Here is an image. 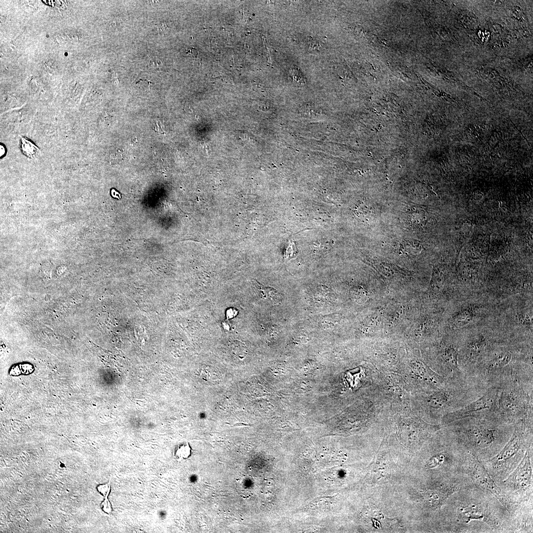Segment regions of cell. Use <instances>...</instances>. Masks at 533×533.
I'll return each instance as SVG.
<instances>
[{
  "label": "cell",
  "instance_id": "6da1fadb",
  "mask_svg": "<svg viewBox=\"0 0 533 533\" xmlns=\"http://www.w3.org/2000/svg\"><path fill=\"white\" fill-rule=\"evenodd\" d=\"M466 377L487 388L512 380L533 382L532 349L499 343L483 355Z\"/></svg>",
  "mask_w": 533,
  "mask_h": 533
},
{
  "label": "cell",
  "instance_id": "7a4b0ae2",
  "mask_svg": "<svg viewBox=\"0 0 533 533\" xmlns=\"http://www.w3.org/2000/svg\"><path fill=\"white\" fill-rule=\"evenodd\" d=\"M455 440L467 448L487 449L505 442L514 425L501 420L495 413L471 417L449 423Z\"/></svg>",
  "mask_w": 533,
  "mask_h": 533
},
{
  "label": "cell",
  "instance_id": "3957f363",
  "mask_svg": "<svg viewBox=\"0 0 533 533\" xmlns=\"http://www.w3.org/2000/svg\"><path fill=\"white\" fill-rule=\"evenodd\" d=\"M487 389L468 378L461 381H445L441 386L422 392L420 409L428 418H443L478 399Z\"/></svg>",
  "mask_w": 533,
  "mask_h": 533
},
{
  "label": "cell",
  "instance_id": "277c9868",
  "mask_svg": "<svg viewBox=\"0 0 533 533\" xmlns=\"http://www.w3.org/2000/svg\"><path fill=\"white\" fill-rule=\"evenodd\" d=\"M499 388L495 413L501 420L514 425L533 414V382L512 380Z\"/></svg>",
  "mask_w": 533,
  "mask_h": 533
},
{
  "label": "cell",
  "instance_id": "5b68a950",
  "mask_svg": "<svg viewBox=\"0 0 533 533\" xmlns=\"http://www.w3.org/2000/svg\"><path fill=\"white\" fill-rule=\"evenodd\" d=\"M533 414L514 424L513 432L503 449L490 461L495 466L507 462L523 449L530 446L532 439Z\"/></svg>",
  "mask_w": 533,
  "mask_h": 533
},
{
  "label": "cell",
  "instance_id": "8992f818",
  "mask_svg": "<svg viewBox=\"0 0 533 533\" xmlns=\"http://www.w3.org/2000/svg\"><path fill=\"white\" fill-rule=\"evenodd\" d=\"M499 389V386H497L489 387L478 399L443 417V422L445 424H449L468 417H476L492 413H495Z\"/></svg>",
  "mask_w": 533,
  "mask_h": 533
},
{
  "label": "cell",
  "instance_id": "52a82bcc",
  "mask_svg": "<svg viewBox=\"0 0 533 533\" xmlns=\"http://www.w3.org/2000/svg\"><path fill=\"white\" fill-rule=\"evenodd\" d=\"M470 456L469 470L473 481L481 488L492 494L503 506L508 509L505 497L497 486L490 475L473 453L468 451Z\"/></svg>",
  "mask_w": 533,
  "mask_h": 533
},
{
  "label": "cell",
  "instance_id": "ba28073f",
  "mask_svg": "<svg viewBox=\"0 0 533 533\" xmlns=\"http://www.w3.org/2000/svg\"><path fill=\"white\" fill-rule=\"evenodd\" d=\"M504 483L514 490H524L533 484L531 446L525 451L522 460Z\"/></svg>",
  "mask_w": 533,
  "mask_h": 533
},
{
  "label": "cell",
  "instance_id": "9c48e42d",
  "mask_svg": "<svg viewBox=\"0 0 533 533\" xmlns=\"http://www.w3.org/2000/svg\"><path fill=\"white\" fill-rule=\"evenodd\" d=\"M458 490L456 485H447L441 488L429 489L424 491L422 496L424 502L430 507L440 508L450 495Z\"/></svg>",
  "mask_w": 533,
  "mask_h": 533
},
{
  "label": "cell",
  "instance_id": "30bf717a",
  "mask_svg": "<svg viewBox=\"0 0 533 533\" xmlns=\"http://www.w3.org/2000/svg\"><path fill=\"white\" fill-rule=\"evenodd\" d=\"M487 509L479 504L472 503L461 507L459 511V519L465 523L472 520H481L489 523Z\"/></svg>",
  "mask_w": 533,
  "mask_h": 533
},
{
  "label": "cell",
  "instance_id": "8fae6325",
  "mask_svg": "<svg viewBox=\"0 0 533 533\" xmlns=\"http://www.w3.org/2000/svg\"><path fill=\"white\" fill-rule=\"evenodd\" d=\"M253 281L262 298L271 305H280L281 303L282 296L278 291L273 288L264 286L255 279Z\"/></svg>",
  "mask_w": 533,
  "mask_h": 533
},
{
  "label": "cell",
  "instance_id": "7c38bea8",
  "mask_svg": "<svg viewBox=\"0 0 533 533\" xmlns=\"http://www.w3.org/2000/svg\"><path fill=\"white\" fill-rule=\"evenodd\" d=\"M387 473L386 464L383 459L378 457L371 465L370 472L371 480L378 481L381 478H384Z\"/></svg>",
  "mask_w": 533,
  "mask_h": 533
},
{
  "label": "cell",
  "instance_id": "4fadbf2b",
  "mask_svg": "<svg viewBox=\"0 0 533 533\" xmlns=\"http://www.w3.org/2000/svg\"><path fill=\"white\" fill-rule=\"evenodd\" d=\"M21 149L23 153L31 158L37 157L39 152L38 148L35 144L23 137L21 139Z\"/></svg>",
  "mask_w": 533,
  "mask_h": 533
},
{
  "label": "cell",
  "instance_id": "5bb4252c",
  "mask_svg": "<svg viewBox=\"0 0 533 533\" xmlns=\"http://www.w3.org/2000/svg\"><path fill=\"white\" fill-rule=\"evenodd\" d=\"M201 376L205 381H215L220 378L221 374L215 368L208 367L201 371Z\"/></svg>",
  "mask_w": 533,
  "mask_h": 533
},
{
  "label": "cell",
  "instance_id": "9a60e30c",
  "mask_svg": "<svg viewBox=\"0 0 533 533\" xmlns=\"http://www.w3.org/2000/svg\"><path fill=\"white\" fill-rule=\"evenodd\" d=\"M191 453L190 448L188 444L180 445L175 451V457L177 459L181 460L188 458Z\"/></svg>",
  "mask_w": 533,
  "mask_h": 533
},
{
  "label": "cell",
  "instance_id": "2e32d148",
  "mask_svg": "<svg viewBox=\"0 0 533 533\" xmlns=\"http://www.w3.org/2000/svg\"><path fill=\"white\" fill-rule=\"evenodd\" d=\"M444 454H440L431 457L427 462L426 466L429 468H433L441 464L445 459Z\"/></svg>",
  "mask_w": 533,
  "mask_h": 533
},
{
  "label": "cell",
  "instance_id": "e0dca14e",
  "mask_svg": "<svg viewBox=\"0 0 533 533\" xmlns=\"http://www.w3.org/2000/svg\"><path fill=\"white\" fill-rule=\"evenodd\" d=\"M289 76L294 82L300 83L305 82V78L303 76L298 69H291L289 71Z\"/></svg>",
  "mask_w": 533,
  "mask_h": 533
},
{
  "label": "cell",
  "instance_id": "ac0fdd59",
  "mask_svg": "<svg viewBox=\"0 0 533 533\" xmlns=\"http://www.w3.org/2000/svg\"><path fill=\"white\" fill-rule=\"evenodd\" d=\"M96 489L104 498L108 497L111 490L110 480L107 483L98 485Z\"/></svg>",
  "mask_w": 533,
  "mask_h": 533
},
{
  "label": "cell",
  "instance_id": "d6986e66",
  "mask_svg": "<svg viewBox=\"0 0 533 533\" xmlns=\"http://www.w3.org/2000/svg\"><path fill=\"white\" fill-rule=\"evenodd\" d=\"M101 506L102 510L106 514H110L113 510L112 505L108 497L104 498Z\"/></svg>",
  "mask_w": 533,
  "mask_h": 533
},
{
  "label": "cell",
  "instance_id": "ffe728a7",
  "mask_svg": "<svg viewBox=\"0 0 533 533\" xmlns=\"http://www.w3.org/2000/svg\"><path fill=\"white\" fill-rule=\"evenodd\" d=\"M157 30L158 31L159 34H160L161 35V34L165 35V34H166L167 33L168 30L169 29V28L168 27V26H167V25L165 24V22H160L157 25Z\"/></svg>",
  "mask_w": 533,
  "mask_h": 533
},
{
  "label": "cell",
  "instance_id": "44dd1931",
  "mask_svg": "<svg viewBox=\"0 0 533 533\" xmlns=\"http://www.w3.org/2000/svg\"><path fill=\"white\" fill-rule=\"evenodd\" d=\"M236 310L234 308H230L227 310V317L228 319H230L235 316L237 315Z\"/></svg>",
  "mask_w": 533,
  "mask_h": 533
},
{
  "label": "cell",
  "instance_id": "7402d4cb",
  "mask_svg": "<svg viewBox=\"0 0 533 533\" xmlns=\"http://www.w3.org/2000/svg\"><path fill=\"white\" fill-rule=\"evenodd\" d=\"M0 150H2V151H0V156H1V155H3L4 154V153H5L4 152V151H5L4 148H3V147L2 146H1V145L0 146Z\"/></svg>",
  "mask_w": 533,
  "mask_h": 533
}]
</instances>
